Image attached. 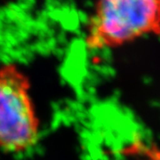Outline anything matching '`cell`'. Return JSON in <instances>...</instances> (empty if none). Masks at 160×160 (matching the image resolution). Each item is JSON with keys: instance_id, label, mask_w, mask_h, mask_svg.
<instances>
[{"instance_id": "2", "label": "cell", "mask_w": 160, "mask_h": 160, "mask_svg": "<svg viewBox=\"0 0 160 160\" xmlns=\"http://www.w3.org/2000/svg\"><path fill=\"white\" fill-rule=\"evenodd\" d=\"M29 90V81L15 66L0 69V148L11 152L29 149L38 137Z\"/></svg>"}, {"instance_id": "1", "label": "cell", "mask_w": 160, "mask_h": 160, "mask_svg": "<svg viewBox=\"0 0 160 160\" xmlns=\"http://www.w3.org/2000/svg\"><path fill=\"white\" fill-rule=\"evenodd\" d=\"M159 37L160 0H95L84 40L88 50L105 52Z\"/></svg>"}]
</instances>
